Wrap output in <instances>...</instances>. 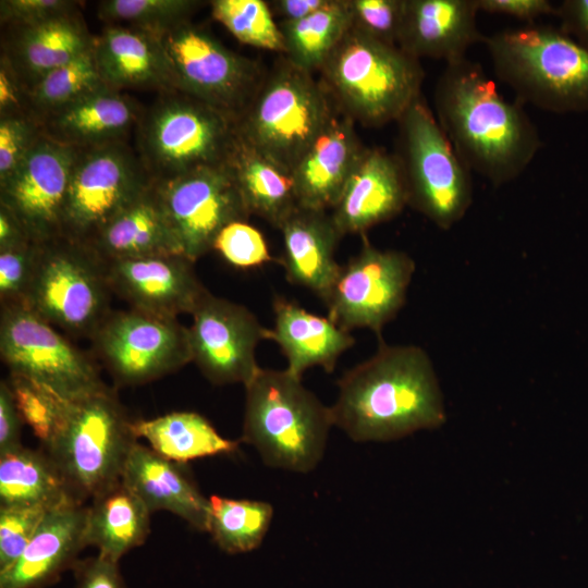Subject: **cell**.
Instances as JSON below:
<instances>
[{
  "mask_svg": "<svg viewBox=\"0 0 588 588\" xmlns=\"http://www.w3.org/2000/svg\"><path fill=\"white\" fill-rule=\"evenodd\" d=\"M330 407L333 426L356 442L397 440L441 427L443 395L427 352L390 345L379 338L376 353L344 372Z\"/></svg>",
  "mask_w": 588,
  "mask_h": 588,
  "instance_id": "cell-1",
  "label": "cell"
},
{
  "mask_svg": "<svg viewBox=\"0 0 588 588\" xmlns=\"http://www.w3.org/2000/svg\"><path fill=\"white\" fill-rule=\"evenodd\" d=\"M433 102L436 118L470 172L493 186L517 179L540 149L537 126L519 101L506 100L480 63H446Z\"/></svg>",
  "mask_w": 588,
  "mask_h": 588,
  "instance_id": "cell-2",
  "label": "cell"
},
{
  "mask_svg": "<svg viewBox=\"0 0 588 588\" xmlns=\"http://www.w3.org/2000/svg\"><path fill=\"white\" fill-rule=\"evenodd\" d=\"M245 390L242 441L253 445L270 467L313 470L333 426L330 407L286 369L260 368Z\"/></svg>",
  "mask_w": 588,
  "mask_h": 588,
  "instance_id": "cell-3",
  "label": "cell"
},
{
  "mask_svg": "<svg viewBox=\"0 0 588 588\" xmlns=\"http://www.w3.org/2000/svg\"><path fill=\"white\" fill-rule=\"evenodd\" d=\"M483 44L494 74L519 102L550 112L588 110V51L561 29L504 28Z\"/></svg>",
  "mask_w": 588,
  "mask_h": 588,
  "instance_id": "cell-4",
  "label": "cell"
},
{
  "mask_svg": "<svg viewBox=\"0 0 588 588\" xmlns=\"http://www.w3.org/2000/svg\"><path fill=\"white\" fill-rule=\"evenodd\" d=\"M319 71L343 114L366 126L397 121L420 96L425 77L418 59L353 28Z\"/></svg>",
  "mask_w": 588,
  "mask_h": 588,
  "instance_id": "cell-5",
  "label": "cell"
},
{
  "mask_svg": "<svg viewBox=\"0 0 588 588\" xmlns=\"http://www.w3.org/2000/svg\"><path fill=\"white\" fill-rule=\"evenodd\" d=\"M334 113L322 83L283 57L264 76L235 130L240 139L291 173Z\"/></svg>",
  "mask_w": 588,
  "mask_h": 588,
  "instance_id": "cell-6",
  "label": "cell"
},
{
  "mask_svg": "<svg viewBox=\"0 0 588 588\" xmlns=\"http://www.w3.org/2000/svg\"><path fill=\"white\" fill-rule=\"evenodd\" d=\"M135 131L137 155L155 182L224 163L236 139L232 119L179 90L160 93Z\"/></svg>",
  "mask_w": 588,
  "mask_h": 588,
  "instance_id": "cell-7",
  "label": "cell"
},
{
  "mask_svg": "<svg viewBox=\"0 0 588 588\" xmlns=\"http://www.w3.org/2000/svg\"><path fill=\"white\" fill-rule=\"evenodd\" d=\"M106 262L89 244L60 235L37 243L23 305L74 338L91 339L111 314Z\"/></svg>",
  "mask_w": 588,
  "mask_h": 588,
  "instance_id": "cell-8",
  "label": "cell"
},
{
  "mask_svg": "<svg viewBox=\"0 0 588 588\" xmlns=\"http://www.w3.org/2000/svg\"><path fill=\"white\" fill-rule=\"evenodd\" d=\"M132 421L109 387L72 401L62 431L44 450L81 502L121 480L137 442Z\"/></svg>",
  "mask_w": 588,
  "mask_h": 588,
  "instance_id": "cell-9",
  "label": "cell"
},
{
  "mask_svg": "<svg viewBox=\"0 0 588 588\" xmlns=\"http://www.w3.org/2000/svg\"><path fill=\"white\" fill-rule=\"evenodd\" d=\"M396 155L408 205L442 230L460 222L473 203L470 171L421 95L397 120Z\"/></svg>",
  "mask_w": 588,
  "mask_h": 588,
  "instance_id": "cell-10",
  "label": "cell"
},
{
  "mask_svg": "<svg viewBox=\"0 0 588 588\" xmlns=\"http://www.w3.org/2000/svg\"><path fill=\"white\" fill-rule=\"evenodd\" d=\"M160 40L174 89L236 123L264 78L259 65L191 21L164 32Z\"/></svg>",
  "mask_w": 588,
  "mask_h": 588,
  "instance_id": "cell-11",
  "label": "cell"
},
{
  "mask_svg": "<svg viewBox=\"0 0 588 588\" xmlns=\"http://www.w3.org/2000/svg\"><path fill=\"white\" fill-rule=\"evenodd\" d=\"M0 356L9 373L75 401L108 385L89 355L23 304L1 306Z\"/></svg>",
  "mask_w": 588,
  "mask_h": 588,
  "instance_id": "cell-12",
  "label": "cell"
},
{
  "mask_svg": "<svg viewBox=\"0 0 588 588\" xmlns=\"http://www.w3.org/2000/svg\"><path fill=\"white\" fill-rule=\"evenodd\" d=\"M90 341L119 385L144 384L192 363L187 327L135 308L112 310Z\"/></svg>",
  "mask_w": 588,
  "mask_h": 588,
  "instance_id": "cell-13",
  "label": "cell"
},
{
  "mask_svg": "<svg viewBox=\"0 0 588 588\" xmlns=\"http://www.w3.org/2000/svg\"><path fill=\"white\" fill-rule=\"evenodd\" d=\"M152 182L126 143L78 150L65 200L62 235L90 244Z\"/></svg>",
  "mask_w": 588,
  "mask_h": 588,
  "instance_id": "cell-14",
  "label": "cell"
},
{
  "mask_svg": "<svg viewBox=\"0 0 588 588\" xmlns=\"http://www.w3.org/2000/svg\"><path fill=\"white\" fill-rule=\"evenodd\" d=\"M415 269L406 253L380 249L365 237L358 254L341 266L323 299L328 317L350 332L369 329L381 338L383 327L405 304Z\"/></svg>",
  "mask_w": 588,
  "mask_h": 588,
  "instance_id": "cell-15",
  "label": "cell"
},
{
  "mask_svg": "<svg viewBox=\"0 0 588 588\" xmlns=\"http://www.w3.org/2000/svg\"><path fill=\"white\" fill-rule=\"evenodd\" d=\"M155 184L180 250L193 262L212 250L223 228L250 216L226 161Z\"/></svg>",
  "mask_w": 588,
  "mask_h": 588,
  "instance_id": "cell-16",
  "label": "cell"
},
{
  "mask_svg": "<svg viewBox=\"0 0 588 588\" xmlns=\"http://www.w3.org/2000/svg\"><path fill=\"white\" fill-rule=\"evenodd\" d=\"M192 317L187 328L192 363L213 384L246 387L261 368L255 357L256 347L260 341L269 340L270 329L245 306L210 292Z\"/></svg>",
  "mask_w": 588,
  "mask_h": 588,
  "instance_id": "cell-17",
  "label": "cell"
},
{
  "mask_svg": "<svg viewBox=\"0 0 588 588\" xmlns=\"http://www.w3.org/2000/svg\"><path fill=\"white\" fill-rule=\"evenodd\" d=\"M77 151L39 133L17 168L0 182V205L20 220L34 243L62 235L65 200Z\"/></svg>",
  "mask_w": 588,
  "mask_h": 588,
  "instance_id": "cell-18",
  "label": "cell"
},
{
  "mask_svg": "<svg viewBox=\"0 0 588 588\" xmlns=\"http://www.w3.org/2000/svg\"><path fill=\"white\" fill-rule=\"evenodd\" d=\"M113 294L131 308L177 318L193 314L209 292L198 279L194 264L181 254H161L105 260Z\"/></svg>",
  "mask_w": 588,
  "mask_h": 588,
  "instance_id": "cell-19",
  "label": "cell"
},
{
  "mask_svg": "<svg viewBox=\"0 0 588 588\" xmlns=\"http://www.w3.org/2000/svg\"><path fill=\"white\" fill-rule=\"evenodd\" d=\"M407 205L397 157L380 148H365L330 215L342 236L363 234Z\"/></svg>",
  "mask_w": 588,
  "mask_h": 588,
  "instance_id": "cell-20",
  "label": "cell"
},
{
  "mask_svg": "<svg viewBox=\"0 0 588 588\" xmlns=\"http://www.w3.org/2000/svg\"><path fill=\"white\" fill-rule=\"evenodd\" d=\"M1 57L20 82L30 89L52 70L94 46V37L79 9L32 24L4 26Z\"/></svg>",
  "mask_w": 588,
  "mask_h": 588,
  "instance_id": "cell-21",
  "label": "cell"
},
{
  "mask_svg": "<svg viewBox=\"0 0 588 588\" xmlns=\"http://www.w3.org/2000/svg\"><path fill=\"white\" fill-rule=\"evenodd\" d=\"M143 109L120 90L102 85L45 117L39 133L77 150L126 143Z\"/></svg>",
  "mask_w": 588,
  "mask_h": 588,
  "instance_id": "cell-22",
  "label": "cell"
},
{
  "mask_svg": "<svg viewBox=\"0 0 588 588\" xmlns=\"http://www.w3.org/2000/svg\"><path fill=\"white\" fill-rule=\"evenodd\" d=\"M87 513L85 503L49 511L21 556L0 572V588H44L73 568L88 546Z\"/></svg>",
  "mask_w": 588,
  "mask_h": 588,
  "instance_id": "cell-23",
  "label": "cell"
},
{
  "mask_svg": "<svg viewBox=\"0 0 588 588\" xmlns=\"http://www.w3.org/2000/svg\"><path fill=\"white\" fill-rule=\"evenodd\" d=\"M476 0H405L397 46L409 56L444 60L466 58L485 36L477 26Z\"/></svg>",
  "mask_w": 588,
  "mask_h": 588,
  "instance_id": "cell-24",
  "label": "cell"
},
{
  "mask_svg": "<svg viewBox=\"0 0 588 588\" xmlns=\"http://www.w3.org/2000/svg\"><path fill=\"white\" fill-rule=\"evenodd\" d=\"M364 150L354 121L335 112L291 172L298 206L331 210Z\"/></svg>",
  "mask_w": 588,
  "mask_h": 588,
  "instance_id": "cell-25",
  "label": "cell"
},
{
  "mask_svg": "<svg viewBox=\"0 0 588 588\" xmlns=\"http://www.w3.org/2000/svg\"><path fill=\"white\" fill-rule=\"evenodd\" d=\"M93 51L102 83L113 89L175 90L158 34L107 25Z\"/></svg>",
  "mask_w": 588,
  "mask_h": 588,
  "instance_id": "cell-26",
  "label": "cell"
},
{
  "mask_svg": "<svg viewBox=\"0 0 588 588\" xmlns=\"http://www.w3.org/2000/svg\"><path fill=\"white\" fill-rule=\"evenodd\" d=\"M279 230L283 237L281 264L286 280L323 301L341 270L335 249L342 235L331 215L298 206Z\"/></svg>",
  "mask_w": 588,
  "mask_h": 588,
  "instance_id": "cell-27",
  "label": "cell"
},
{
  "mask_svg": "<svg viewBox=\"0 0 588 588\" xmlns=\"http://www.w3.org/2000/svg\"><path fill=\"white\" fill-rule=\"evenodd\" d=\"M122 481L150 513L168 511L199 531H207L209 499L198 490L180 463L136 442L126 460Z\"/></svg>",
  "mask_w": 588,
  "mask_h": 588,
  "instance_id": "cell-28",
  "label": "cell"
},
{
  "mask_svg": "<svg viewBox=\"0 0 588 588\" xmlns=\"http://www.w3.org/2000/svg\"><path fill=\"white\" fill-rule=\"evenodd\" d=\"M272 308L274 318L269 340L286 357L285 369L298 378L316 366L332 372L339 357L355 344L350 331L293 301L277 296Z\"/></svg>",
  "mask_w": 588,
  "mask_h": 588,
  "instance_id": "cell-29",
  "label": "cell"
},
{
  "mask_svg": "<svg viewBox=\"0 0 588 588\" xmlns=\"http://www.w3.org/2000/svg\"><path fill=\"white\" fill-rule=\"evenodd\" d=\"M89 245L106 261L182 255L154 181L123 207Z\"/></svg>",
  "mask_w": 588,
  "mask_h": 588,
  "instance_id": "cell-30",
  "label": "cell"
},
{
  "mask_svg": "<svg viewBox=\"0 0 588 588\" xmlns=\"http://www.w3.org/2000/svg\"><path fill=\"white\" fill-rule=\"evenodd\" d=\"M226 164L249 215L258 216L280 229L298 207L291 173L237 135Z\"/></svg>",
  "mask_w": 588,
  "mask_h": 588,
  "instance_id": "cell-31",
  "label": "cell"
},
{
  "mask_svg": "<svg viewBox=\"0 0 588 588\" xmlns=\"http://www.w3.org/2000/svg\"><path fill=\"white\" fill-rule=\"evenodd\" d=\"M150 511L122 479L91 499L86 541L100 555L119 560L143 544L150 531Z\"/></svg>",
  "mask_w": 588,
  "mask_h": 588,
  "instance_id": "cell-32",
  "label": "cell"
},
{
  "mask_svg": "<svg viewBox=\"0 0 588 588\" xmlns=\"http://www.w3.org/2000/svg\"><path fill=\"white\" fill-rule=\"evenodd\" d=\"M81 502L45 450L21 445L0 454V506L49 511Z\"/></svg>",
  "mask_w": 588,
  "mask_h": 588,
  "instance_id": "cell-33",
  "label": "cell"
},
{
  "mask_svg": "<svg viewBox=\"0 0 588 588\" xmlns=\"http://www.w3.org/2000/svg\"><path fill=\"white\" fill-rule=\"evenodd\" d=\"M132 430L156 453L180 464L230 454L238 446L237 441L223 438L207 418L195 412H172L152 419L133 420Z\"/></svg>",
  "mask_w": 588,
  "mask_h": 588,
  "instance_id": "cell-34",
  "label": "cell"
},
{
  "mask_svg": "<svg viewBox=\"0 0 588 588\" xmlns=\"http://www.w3.org/2000/svg\"><path fill=\"white\" fill-rule=\"evenodd\" d=\"M278 24L284 58L305 72L319 71L351 28L347 0H329L304 19Z\"/></svg>",
  "mask_w": 588,
  "mask_h": 588,
  "instance_id": "cell-35",
  "label": "cell"
},
{
  "mask_svg": "<svg viewBox=\"0 0 588 588\" xmlns=\"http://www.w3.org/2000/svg\"><path fill=\"white\" fill-rule=\"evenodd\" d=\"M272 516L273 509L267 502L212 494L209 498L207 531L224 552L245 553L260 546Z\"/></svg>",
  "mask_w": 588,
  "mask_h": 588,
  "instance_id": "cell-36",
  "label": "cell"
},
{
  "mask_svg": "<svg viewBox=\"0 0 588 588\" xmlns=\"http://www.w3.org/2000/svg\"><path fill=\"white\" fill-rule=\"evenodd\" d=\"M102 85L91 48L27 90V115L38 125L48 114Z\"/></svg>",
  "mask_w": 588,
  "mask_h": 588,
  "instance_id": "cell-37",
  "label": "cell"
},
{
  "mask_svg": "<svg viewBox=\"0 0 588 588\" xmlns=\"http://www.w3.org/2000/svg\"><path fill=\"white\" fill-rule=\"evenodd\" d=\"M23 424L42 448H48L62 431L72 401L26 377L9 373L5 379Z\"/></svg>",
  "mask_w": 588,
  "mask_h": 588,
  "instance_id": "cell-38",
  "label": "cell"
},
{
  "mask_svg": "<svg viewBox=\"0 0 588 588\" xmlns=\"http://www.w3.org/2000/svg\"><path fill=\"white\" fill-rule=\"evenodd\" d=\"M209 3L211 16L238 41L284 54L282 34L268 2L262 0H212Z\"/></svg>",
  "mask_w": 588,
  "mask_h": 588,
  "instance_id": "cell-39",
  "label": "cell"
},
{
  "mask_svg": "<svg viewBox=\"0 0 588 588\" xmlns=\"http://www.w3.org/2000/svg\"><path fill=\"white\" fill-rule=\"evenodd\" d=\"M196 0H103L98 3V16L107 25H121L161 35L191 21L203 5Z\"/></svg>",
  "mask_w": 588,
  "mask_h": 588,
  "instance_id": "cell-40",
  "label": "cell"
},
{
  "mask_svg": "<svg viewBox=\"0 0 588 588\" xmlns=\"http://www.w3.org/2000/svg\"><path fill=\"white\" fill-rule=\"evenodd\" d=\"M351 28L378 41L397 46L405 0H347Z\"/></svg>",
  "mask_w": 588,
  "mask_h": 588,
  "instance_id": "cell-41",
  "label": "cell"
},
{
  "mask_svg": "<svg viewBox=\"0 0 588 588\" xmlns=\"http://www.w3.org/2000/svg\"><path fill=\"white\" fill-rule=\"evenodd\" d=\"M228 264L238 269L260 267L273 260L261 232L247 221L228 224L212 245Z\"/></svg>",
  "mask_w": 588,
  "mask_h": 588,
  "instance_id": "cell-42",
  "label": "cell"
},
{
  "mask_svg": "<svg viewBox=\"0 0 588 588\" xmlns=\"http://www.w3.org/2000/svg\"><path fill=\"white\" fill-rule=\"evenodd\" d=\"M48 512L41 506H0V572L21 556Z\"/></svg>",
  "mask_w": 588,
  "mask_h": 588,
  "instance_id": "cell-43",
  "label": "cell"
},
{
  "mask_svg": "<svg viewBox=\"0 0 588 588\" xmlns=\"http://www.w3.org/2000/svg\"><path fill=\"white\" fill-rule=\"evenodd\" d=\"M37 243L0 250V305L23 304L34 272Z\"/></svg>",
  "mask_w": 588,
  "mask_h": 588,
  "instance_id": "cell-44",
  "label": "cell"
},
{
  "mask_svg": "<svg viewBox=\"0 0 588 588\" xmlns=\"http://www.w3.org/2000/svg\"><path fill=\"white\" fill-rule=\"evenodd\" d=\"M38 135V125L27 115L0 118V182L17 168Z\"/></svg>",
  "mask_w": 588,
  "mask_h": 588,
  "instance_id": "cell-45",
  "label": "cell"
},
{
  "mask_svg": "<svg viewBox=\"0 0 588 588\" xmlns=\"http://www.w3.org/2000/svg\"><path fill=\"white\" fill-rule=\"evenodd\" d=\"M82 2L72 0H1V24L23 25L45 21L79 9Z\"/></svg>",
  "mask_w": 588,
  "mask_h": 588,
  "instance_id": "cell-46",
  "label": "cell"
},
{
  "mask_svg": "<svg viewBox=\"0 0 588 588\" xmlns=\"http://www.w3.org/2000/svg\"><path fill=\"white\" fill-rule=\"evenodd\" d=\"M118 563L100 554L78 560L73 567L75 588H126Z\"/></svg>",
  "mask_w": 588,
  "mask_h": 588,
  "instance_id": "cell-47",
  "label": "cell"
},
{
  "mask_svg": "<svg viewBox=\"0 0 588 588\" xmlns=\"http://www.w3.org/2000/svg\"><path fill=\"white\" fill-rule=\"evenodd\" d=\"M476 4L478 11L507 15L528 22L556 13L553 4L547 0H476Z\"/></svg>",
  "mask_w": 588,
  "mask_h": 588,
  "instance_id": "cell-48",
  "label": "cell"
},
{
  "mask_svg": "<svg viewBox=\"0 0 588 588\" xmlns=\"http://www.w3.org/2000/svg\"><path fill=\"white\" fill-rule=\"evenodd\" d=\"M23 420L14 403L10 388L4 380L0 382V454L14 450L22 444L21 428Z\"/></svg>",
  "mask_w": 588,
  "mask_h": 588,
  "instance_id": "cell-49",
  "label": "cell"
},
{
  "mask_svg": "<svg viewBox=\"0 0 588 588\" xmlns=\"http://www.w3.org/2000/svg\"><path fill=\"white\" fill-rule=\"evenodd\" d=\"M27 91L4 58H0V118L27 115ZM28 117V115H27Z\"/></svg>",
  "mask_w": 588,
  "mask_h": 588,
  "instance_id": "cell-50",
  "label": "cell"
},
{
  "mask_svg": "<svg viewBox=\"0 0 588 588\" xmlns=\"http://www.w3.org/2000/svg\"><path fill=\"white\" fill-rule=\"evenodd\" d=\"M562 32L572 34L579 46L588 51V0H567L556 8Z\"/></svg>",
  "mask_w": 588,
  "mask_h": 588,
  "instance_id": "cell-51",
  "label": "cell"
},
{
  "mask_svg": "<svg viewBox=\"0 0 588 588\" xmlns=\"http://www.w3.org/2000/svg\"><path fill=\"white\" fill-rule=\"evenodd\" d=\"M329 0H273L269 8L279 22H291L304 19L324 7Z\"/></svg>",
  "mask_w": 588,
  "mask_h": 588,
  "instance_id": "cell-52",
  "label": "cell"
},
{
  "mask_svg": "<svg viewBox=\"0 0 588 588\" xmlns=\"http://www.w3.org/2000/svg\"><path fill=\"white\" fill-rule=\"evenodd\" d=\"M32 242L20 220L0 205V250Z\"/></svg>",
  "mask_w": 588,
  "mask_h": 588,
  "instance_id": "cell-53",
  "label": "cell"
}]
</instances>
